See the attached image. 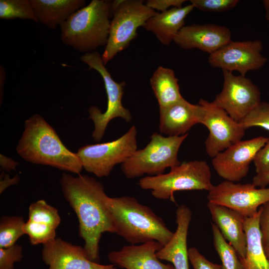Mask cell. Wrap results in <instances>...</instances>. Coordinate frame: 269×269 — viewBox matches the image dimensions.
I'll return each instance as SVG.
<instances>
[{"instance_id":"obj_23","label":"cell","mask_w":269,"mask_h":269,"mask_svg":"<svg viewBox=\"0 0 269 269\" xmlns=\"http://www.w3.org/2000/svg\"><path fill=\"white\" fill-rule=\"evenodd\" d=\"M260 210L254 216L245 217L244 230L247 237L245 258H240L242 269H269V260L264 250L260 229Z\"/></svg>"},{"instance_id":"obj_36","label":"cell","mask_w":269,"mask_h":269,"mask_svg":"<svg viewBox=\"0 0 269 269\" xmlns=\"http://www.w3.org/2000/svg\"><path fill=\"white\" fill-rule=\"evenodd\" d=\"M186 1L185 0H148L145 4L149 7L155 9L165 11L170 7H180Z\"/></svg>"},{"instance_id":"obj_19","label":"cell","mask_w":269,"mask_h":269,"mask_svg":"<svg viewBox=\"0 0 269 269\" xmlns=\"http://www.w3.org/2000/svg\"><path fill=\"white\" fill-rule=\"evenodd\" d=\"M177 228L169 241L156 253L159 260L171 263L175 269H189L187 235L192 219L188 207L181 205L176 211Z\"/></svg>"},{"instance_id":"obj_29","label":"cell","mask_w":269,"mask_h":269,"mask_svg":"<svg viewBox=\"0 0 269 269\" xmlns=\"http://www.w3.org/2000/svg\"><path fill=\"white\" fill-rule=\"evenodd\" d=\"M23 230L33 245H43L56 239V229L47 224L27 220Z\"/></svg>"},{"instance_id":"obj_5","label":"cell","mask_w":269,"mask_h":269,"mask_svg":"<svg viewBox=\"0 0 269 269\" xmlns=\"http://www.w3.org/2000/svg\"><path fill=\"white\" fill-rule=\"evenodd\" d=\"M138 185L143 189L150 190L156 199L174 202V193L176 191H209L213 186L210 168L203 160L183 162L170 168L166 174L145 176L139 180Z\"/></svg>"},{"instance_id":"obj_38","label":"cell","mask_w":269,"mask_h":269,"mask_svg":"<svg viewBox=\"0 0 269 269\" xmlns=\"http://www.w3.org/2000/svg\"><path fill=\"white\" fill-rule=\"evenodd\" d=\"M252 183L260 188H266L269 184V170L262 173L256 174Z\"/></svg>"},{"instance_id":"obj_35","label":"cell","mask_w":269,"mask_h":269,"mask_svg":"<svg viewBox=\"0 0 269 269\" xmlns=\"http://www.w3.org/2000/svg\"><path fill=\"white\" fill-rule=\"evenodd\" d=\"M253 162L256 174L262 173L269 170V139L258 152Z\"/></svg>"},{"instance_id":"obj_18","label":"cell","mask_w":269,"mask_h":269,"mask_svg":"<svg viewBox=\"0 0 269 269\" xmlns=\"http://www.w3.org/2000/svg\"><path fill=\"white\" fill-rule=\"evenodd\" d=\"M203 113L202 106L192 104L184 98L159 108V131L168 136L184 135L193 126L200 124Z\"/></svg>"},{"instance_id":"obj_22","label":"cell","mask_w":269,"mask_h":269,"mask_svg":"<svg viewBox=\"0 0 269 269\" xmlns=\"http://www.w3.org/2000/svg\"><path fill=\"white\" fill-rule=\"evenodd\" d=\"M38 22L55 29L85 6V0H30Z\"/></svg>"},{"instance_id":"obj_40","label":"cell","mask_w":269,"mask_h":269,"mask_svg":"<svg viewBox=\"0 0 269 269\" xmlns=\"http://www.w3.org/2000/svg\"><path fill=\"white\" fill-rule=\"evenodd\" d=\"M263 3L265 9V18L269 21V0H264Z\"/></svg>"},{"instance_id":"obj_7","label":"cell","mask_w":269,"mask_h":269,"mask_svg":"<svg viewBox=\"0 0 269 269\" xmlns=\"http://www.w3.org/2000/svg\"><path fill=\"white\" fill-rule=\"evenodd\" d=\"M157 12L141 0L112 1L109 37L102 59L106 66L119 52L128 47L137 35L136 30Z\"/></svg>"},{"instance_id":"obj_1","label":"cell","mask_w":269,"mask_h":269,"mask_svg":"<svg viewBox=\"0 0 269 269\" xmlns=\"http://www.w3.org/2000/svg\"><path fill=\"white\" fill-rule=\"evenodd\" d=\"M60 183L64 198L77 217L86 254L90 260L99 263L102 234L115 233L108 204L110 197L100 182L86 175L73 176L64 173Z\"/></svg>"},{"instance_id":"obj_32","label":"cell","mask_w":269,"mask_h":269,"mask_svg":"<svg viewBox=\"0 0 269 269\" xmlns=\"http://www.w3.org/2000/svg\"><path fill=\"white\" fill-rule=\"evenodd\" d=\"M23 257V248L19 245L0 248V269H14V264L20 262Z\"/></svg>"},{"instance_id":"obj_41","label":"cell","mask_w":269,"mask_h":269,"mask_svg":"<svg viewBox=\"0 0 269 269\" xmlns=\"http://www.w3.org/2000/svg\"><path fill=\"white\" fill-rule=\"evenodd\" d=\"M265 254L269 260V245L264 248Z\"/></svg>"},{"instance_id":"obj_31","label":"cell","mask_w":269,"mask_h":269,"mask_svg":"<svg viewBox=\"0 0 269 269\" xmlns=\"http://www.w3.org/2000/svg\"><path fill=\"white\" fill-rule=\"evenodd\" d=\"M194 8L201 11L212 12H224L234 8L238 0H191Z\"/></svg>"},{"instance_id":"obj_12","label":"cell","mask_w":269,"mask_h":269,"mask_svg":"<svg viewBox=\"0 0 269 269\" xmlns=\"http://www.w3.org/2000/svg\"><path fill=\"white\" fill-rule=\"evenodd\" d=\"M210 203L230 208L245 217L258 211L259 206L269 201V188H260L253 183H236L225 180L213 185L208 191Z\"/></svg>"},{"instance_id":"obj_8","label":"cell","mask_w":269,"mask_h":269,"mask_svg":"<svg viewBox=\"0 0 269 269\" xmlns=\"http://www.w3.org/2000/svg\"><path fill=\"white\" fill-rule=\"evenodd\" d=\"M80 60L86 64L90 69L97 71L101 76L105 85L107 96V106L105 112L96 106H91L88 110L89 118L94 124L92 136L96 141H100L103 138L109 122L116 118H121L127 122L132 119L129 110L122 104L125 82H116L104 65L102 56L97 51L86 53L82 55Z\"/></svg>"},{"instance_id":"obj_25","label":"cell","mask_w":269,"mask_h":269,"mask_svg":"<svg viewBox=\"0 0 269 269\" xmlns=\"http://www.w3.org/2000/svg\"><path fill=\"white\" fill-rule=\"evenodd\" d=\"M213 244L222 263V269H242L239 256L234 248L227 242L219 228L212 223Z\"/></svg>"},{"instance_id":"obj_28","label":"cell","mask_w":269,"mask_h":269,"mask_svg":"<svg viewBox=\"0 0 269 269\" xmlns=\"http://www.w3.org/2000/svg\"><path fill=\"white\" fill-rule=\"evenodd\" d=\"M28 220L47 224L56 229L61 222V218L57 209L42 199L30 205Z\"/></svg>"},{"instance_id":"obj_15","label":"cell","mask_w":269,"mask_h":269,"mask_svg":"<svg viewBox=\"0 0 269 269\" xmlns=\"http://www.w3.org/2000/svg\"><path fill=\"white\" fill-rule=\"evenodd\" d=\"M42 259L48 269H117L113 265H102L90 260L84 247L60 238L43 245Z\"/></svg>"},{"instance_id":"obj_9","label":"cell","mask_w":269,"mask_h":269,"mask_svg":"<svg viewBox=\"0 0 269 269\" xmlns=\"http://www.w3.org/2000/svg\"><path fill=\"white\" fill-rule=\"evenodd\" d=\"M136 134L133 126L115 140L81 147L76 154L83 168L99 177L108 176L117 164L123 163L137 150Z\"/></svg>"},{"instance_id":"obj_26","label":"cell","mask_w":269,"mask_h":269,"mask_svg":"<svg viewBox=\"0 0 269 269\" xmlns=\"http://www.w3.org/2000/svg\"><path fill=\"white\" fill-rule=\"evenodd\" d=\"M0 18L3 19L20 18L38 22L30 0H0Z\"/></svg>"},{"instance_id":"obj_16","label":"cell","mask_w":269,"mask_h":269,"mask_svg":"<svg viewBox=\"0 0 269 269\" xmlns=\"http://www.w3.org/2000/svg\"><path fill=\"white\" fill-rule=\"evenodd\" d=\"M231 30L214 24L184 25L173 41L184 50L194 48L211 54L231 41Z\"/></svg>"},{"instance_id":"obj_2","label":"cell","mask_w":269,"mask_h":269,"mask_svg":"<svg viewBox=\"0 0 269 269\" xmlns=\"http://www.w3.org/2000/svg\"><path fill=\"white\" fill-rule=\"evenodd\" d=\"M25 160L80 174L83 166L76 153L68 149L55 130L38 114L27 119L16 146Z\"/></svg>"},{"instance_id":"obj_21","label":"cell","mask_w":269,"mask_h":269,"mask_svg":"<svg viewBox=\"0 0 269 269\" xmlns=\"http://www.w3.org/2000/svg\"><path fill=\"white\" fill-rule=\"evenodd\" d=\"M194 8L190 4L157 12L145 22L143 27L152 32L161 44L168 45L184 26L185 18Z\"/></svg>"},{"instance_id":"obj_37","label":"cell","mask_w":269,"mask_h":269,"mask_svg":"<svg viewBox=\"0 0 269 269\" xmlns=\"http://www.w3.org/2000/svg\"><path fill=\"white\" fill-rule=\"evenodd\" d=\"M19 180V176L17 174L10 178L7 174L2 172L0 175V193L1 194L9 186L18 183Z\"/></svg>"},{"instance_id":"obj_14","label":"cell","mask_w":269,"mask_h":269,"mask_svg":"<svg viewBox=\"0 0 269 269\" xmlns=\"http://www.w3.org/2000/svg\"><path fill=\"white\" fill-rule=\"evenodd\" d=\"M269 139V137L259 136L238 142L212 158L214 169L225 180H241L247 175L250 163Z\"/></svg>"},{"instance_id":"obj_13","label":"cell","mask_w":269,"mask_h":269,"mask_svg":"<svg viewBox=\"0 0 269 269\" xmlns=\"http://www.w3.org/2000/svg\"><path fill=\"white\" fill-rule=\"evenodd\" d=\"M263 49L260 40L230 41L216 52L209 55L208 62L214 68L230 72L237 71L245 76L250 71L260 69L268 62L261 52Z\"/></svg>"},{"instance_id":"obj_24","label":"cell","mask_w":269,"mask_h":269,"mask_svg":"<svg viewBox=\"0 0 269 269\" xmlns=\"http://www.w3.org/2000/svg\"><path fill=\"white\" fill-rule=\"evenodd\" d=\"M178 80L170 68L158 67L150 78V84L159 108L172 105L182 99Z\"/></svg>"},{"instance_id":"obj_33","label":"cell","mask_w":269,"mask_h":269,"mask_svg":"<svg viewBox=\"0 0 269 269\" xmlns=\"http://www.w3.org/2000/svg\"><path fill=\"white\" fill-rule=\"evenodd\" d=\"M188 258L193 269H222L221 265L208 261L195 247L188 249Z\"/></svg>"},{"instance_id":"obj_17","label":"cell","mask_w":269,"mask_h":269,"mask_svg":"<svg viewBox=\"0 0 269 269\" xmlns=\"http://www.w3.org/2000/svg\"><path fill=\"white\" fill-rule=\"evenodd\" d=\"M162 247L158 242L151 241L124 246L119 250L111 251L107 257L111 264L125 269H175L157 258L156 253Z\"/></svg>"},{"instance_id":"obj_6","label":"cell","mask_w":269,"mask_h":269,"mask_svg":"<svg viewBox=\"0 0 269 269\" xmlns=\"http://www.w3.org/2000/svg\"><path fill=\"white\" fill-rule=\"evenodd\" d=\"M188 135L166 137L154 133L145 147L137 149L121 164L122 171L129 179L144 174L156 176L163 174L167 168H171L181 163L178 153Z\"/></svg>"},{"instance_id":"obj_3","label":"cell","mask_w":269,"mask_h":269,"mask_svg":"<svg viewBox=\"0 0 269 269\" xmlns=\"http://www.w3.org/2000/svg\"><path fill=\"white\" fill-rule=\"evenodd\" d=\"M108 204L115 233L131 245L155 241L164 246L172 238L162 219L135 198L110 197Z\"/></svg>"},{"instance_id":"obj_39","label":"cell","mask_w":269,"mask_h":269,"mask_svg":"<svg viewBox=\"0 0 269 269\" xmlns=\"http://www.w3.org/2000/svg\"><path fill=\"white\" fill-rule=\"evenodd\" d=\"M18 162L2 154L0 155V165L5 171L15 170Z\"/></svg>"},{"instance_id":"obj_30","label":"cell","mask_w":269,"mask_h":269,"mask_svg":"<svg viewBox=\"0 0 269 269\" xmlns=\"http://www.w3.org/2000/svg\"><path fill=\"white\" fill-rule=\"evenodd\" d=\"M239 123L245 130L257 127L269 131V103L261 102Z\"/></svg>"},{"instance_id":"obj_4","label":"cell","mask_w":269,"mask_h":269,"mask_svg":"<svg viewBox=\"0 0 269 269\" xmlns=\"http://www.w3.org/2000/svg\"><path fill=\"white\" fill-rule=\"evenodd\" d=\"M112 1L92 0L60 25L62 42L85 53L107 44Z\"/></svg>"},{"instance_id":"obj_27","label":"cell","mask_w":269,"mask_h":269,"mask_svg":"<svg viewBox=\"0 0 269 269\" xmlns=\"http://www.w3.org/2000/svg\"><path fill=\"white\" fill-rule=\"evenodd\" d=\"M25 222L21 216H3L0 220V248H6L16 244L25 235Z\"/></svg>"},{"instance_id":"obj_10","label":"cell","mask_w":269,"mask_h":269,"mask_svg":"<svg viewBox=\"0 0 269 269\" xmlns=\"http://www.w3.org/2000/svg\"><path fill=\"white\" fill-rule=\"evenodd\" d=\"M224 82L221 91L213 101L239 123L261 102L259 88L245 76L222 70Z\"/></svg>"},{"instance_id":"obj_34","label":"cell","mask_w":269,"mask_h":269,"mask_svg":"<svg viewBox=\"0 0 269 269\" xmlns=\"http://www.w3.org/2000/svg\"><path fill=\"white\" fill-rule=\"evenodd\" d=\"M260 229L264 248L269 245V201L266 202L259 208Z\"/></svg>"},{"instance_id":"obj_11","label":"cell","mask_w":269,"mask_h":269,"mask_svg":"<svg viewBox=\"0 0 269 269\" xmlns=\"http://www.w3.org/2000/svg\"><path fill=\"white\" fill-rule=\"evenodd\" d=\"M198 104L204 108L200 124L209 130L205 141L207 154L213 158L219 153L242 140L245 129L226 112L212 102L201 99Z\"/></svg>"},{"instance_id":"obj_20","label":"cell","mask_w":269,"mask_h":269,"mask_svg":"<svg viewBox=\"0 0 269 269\" xmlns=\"http://www.w3.org/2000/svg\"><path fill=\"white\" fill-rule=\"evenodd\" d=\"M207 205L214 224L224 238L234 248L239 258H245L247 251L245 217L224 206L210 202Z\"/></svg>"}]
</instances>
